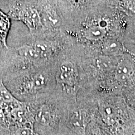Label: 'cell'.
Masks as SVG:
<instances>
[{
	"instance_id": "6",
	"label": "cell",
	"mask_w": 135,
	"mask_h": 135,
	"mask_svg": "<svg viewBox=\"0 0 135 135\" xmlns=\"http://www.w3.org/2000/svg\"><path fill=\"white\" fill-rule=\"evenodd\" d=\"M108 22L104 19L99 20L97 23H92L84 28L83 31L84 38L90 41L103 40L107 35Z\"/></svg>"
},
{
	"instance_id": "12",
	"label": "cell",
	"mask_w": 135,
	"mask_h": 135,
	"mask_svg": "<svg viewBox=\"0 0 135 135\" xmlns=\"http://www.w3.org/2000/svg\"><path fill=\"white\" fill-rule=\"evenodd\" d=\"M56 135H80L76 133L73 132V131L69 130L67 128L63 127L61 129V130L57 133Z\"/></svg>"
},
{
	"instance_id": "8",
	"label": "cell",
	"mask_w": 135,
	"mask_h": 135,
	"mask_svg": "<svg viewBox=\"0 0 135 135\" xmlns=\"http://www.w3.org/2000/svg\"><path fill=\"white\" fill-rule=\"evenodd\" d=\"M11 27V18L0 9V47L7 48L8 35Z\"/></svg>"
},
{
	"instance_id": "13",
	"label": "cell",
	"mask_w": 135,
	"mask_h": 135,
	"mask_svg": "<svg viewBox=\"0 0 135 135\" xmlns=\"http://www.w3.org/2000/svg\"><path fill=\"white\" fill-rule=\"evenodd\" d=\"M0 135H10L9 128L0 127Z\"/></svg>"
},
{
	"instance_id": "3",
	"label": "cell",
	"mask_w": 135,
	"mask_h": 135,
	"mask_svg": "<svg viewBox=\"0 0 135 135\" xmlns=\"http://www.w3.org/2000/svg\"><path fill=\"white\" fill-rule=\"evenodd\" d=\"M4 84L16 99L23 102H31L50 95L55 86L53 79L44 71L9 80Z\"/></svg>"
},
{
	"instance_id": "1",
	"label": "cell",
	"mask_w": 135,
	"mask_h": 135,
	"mask_svg": "<svg viewBox=\"0 0 135 135\" xmlns=\"http://www.w3.org/2000/svg\"><path fill=\"white\" fill-rule=\"evenodd\" d=\"M33 114V129L40 135H56L64 126L71 104L55 92L29 102Z\"/></svg>"
},
{
	"instance_id": "10",
	"label": "cell",
	"mask_w": 135,
	"mask_h": 135,
	"mask_svg": "<svg viewBox=\"0 0 135 135\" xmlns=\"http://www.w3.org/2000/svg\"><path fill=\"white\" fill-rule=\"evenodd\" d=\"M10 135H40L35 132L33 126L30 124L9 126Z\"/></svg>"
},
{
	"instance_id": "7",
	"label": "cell",
	"mask_w": 135,
	"mask_h": 135,
	"mask_svg": "<svg viewBox=\"0 0 135 135\" xmlns=\"http://www.w3.org/2000/svg\"><path fill=\"white\" fill-rule=\"evenodd\" d=\"M17 51L20 56L27 60L31 61L43 60L33 43L22 45L17 48Z\"/></svg>"
},
{
	"instance_id": "2",
	"label": "cell",
	"mask_w": 135,
	"mask_h": 135,
	"mask_svg": "<svg viewBox=\"0 0 135 135\" xmlns=\"http://www.w3.org/2000/svg\"><path fill=\"white\" fill-rule=\"evenodd\" d=\"M97 122L110 135H119L133 118L122 98L114 94H101L94 98Z\"/></svg>"
},
{
	"instance_id": "5",
	"label": "cell",
	"mask_w": 135,
	"mask_h": 135,
	"mask_svg": "<svg viewBox=\"0 0 135 135\" xmlns=\"http://www.w3.org/2000/svg\"><path fill=\"white\" fill-rule=\"evenodd\" d=\"M9 18L23 22L30 31H36L42 25L41 16L35 8H26L14 10L9 14Z\"/></svg>"
},
{
	"instance_id": "14",
	"label": "cell",
	"mask_w": 135,
	"mask_h": 135,
	"mask_svg": "<svg viewBox=\"0 0 135 135\" xmlns=\"http://www.w3.org/2000/svg\"><path fill=\"white\" fill-rule=\"evenodd\" d=\"M73 1L74 3L76 4V3H80V1H81V0H73Z\"/></svg>"
},
{
	"instance_id": "9",
	"label": "cell",
	"mask_w": 135,
	"mask_h": 135,
	"mask_svg": "<svg viewBox=\"0 0 135 135\" xmlns=\"http://www.w3.org/2000/svg\"><path fill=\"white\" fill-rule=\"evenodd\" d=\"M121 44L115 40H108L104 42L103 46V51L107 56H117L123 51Z\"/></svg>"
},
{
	"instance_id": "4",
	"label": "cell",
	"mask_w": 135,
	"mask_h": 135,
	"mask_svg": "<svg viewBox=\"0 0 135 135\" xmlns=\"http://www.w3.org/2000/svg\"><path fill=\"white\" fill-rule=\"evenodd\" d=\"M135 79V62L131 57L124 56L116 65L114 71L116 86H128Z\"/></svg>"
},
{
	"instance_id": "11",
	"label": "cell",
	"mask_w": 135,
	"mask_h": 135,
	"mask_svg": "<svg viewBox=\"0 0 135 135\" xmlns=\"http://www.w3.org/2000/svg\"><path fill=\"white\" fill-rule=\"evenodd\" d=\"M85 135H110L93 118L88 124L85 131Z\"/></svg>"
}]
</instances>
